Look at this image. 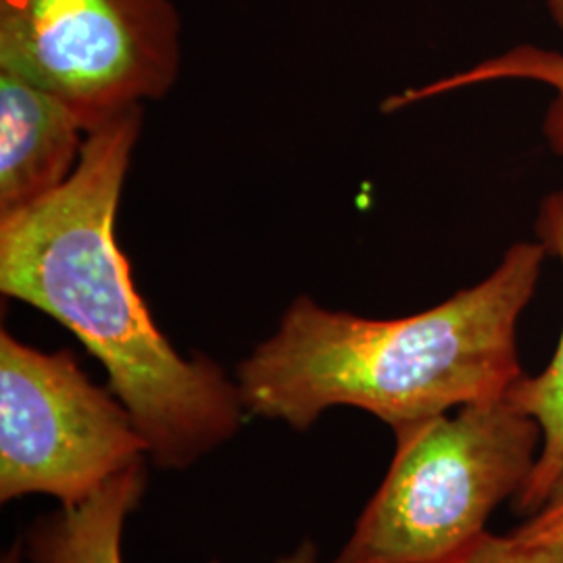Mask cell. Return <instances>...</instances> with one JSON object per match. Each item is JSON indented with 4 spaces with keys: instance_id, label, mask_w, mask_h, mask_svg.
<instances>
[{
    "instance_id": "6da1fadb",
    "label": "cell",
    "mask_w": 563,
    "mask_h": 563,
    "mask_svg": "<svg viewBox=\"0 0 563 563\" xmlns=\"http://www.w3.org/2000/svg\"><path fill=\"white\" fill-rule=\"evenodd\" d=\"M142 107L86 134L71 178L0 220V292L65 325L99 360L132 413L148 462L186 470L236 437L239 384L213 360L180 355L153 322L115 239Z\"/></svg>"
},
{
    "instance_id": "7a4b0ae2",
    "label": "cell",
    "mask_w": 563,
    "mask_h": 563,
    "mask_svg": "<svg viewBox=\"0 0 563 563\" xmlns=\"http://www.w3.org/2000/svg\"><path fill=\"white\" fill-rule=\"evenodd\" d=\"M549 253L518 242L486 280L422 313L369 320L301 295L236 367L246 416L305 432L332 407L393 430L504 397L522 378L516 328Z\"/></svg>"
},
{
    "instance_id": "3957f363",
    "label": "cell",
    "mask_w": 563,
    "mask_h": 563,
    "mask_svg": "<svg viewBox=\"0 0 563 563\" xmlns=\"http://www.w3.org/2000/svg\"><path fill=\"white\" fill-rule=\"evenodd\" d=\"M395 432V457L334 563H446L522 490L541 426L504 397Z\"/></svg>"
},
{
    "instance_id": "277c9868",
    "label": "cell",
    "mask_w": 563,
    "mask_h": 563,
    "mask_svg": "<svg viewBox=\"0 0 563 563\" xmlns=\"http://www.w3.org/2000/svg\"><path fill=\"white\" fill-rule=\"evenodd\" d=\"M174 0H0V69L69 104L86 132L180 76Z\"/></svg>"
},
{
    "instance_id": "5b68a950",
    "label": "cell",
    "mask_w": 563,
    "mask_h": 563,
    "mask_svg": "<svg viewBox=\"0 0 563 563\" xmlns=\"http://www.w3.org/2000/svg\"><path fill=\"white\" fill-rule=\"evenodd\" d=\"M142 460L132 413L71 351L46 353L0 332L2 504L44 495L74 507Z\"/></svg>"
},
{
    "instance_id": "8992f818",
    "label": "cell",
    "mask_w": 563,
    "mask_h": 563,
    "mask_svg": "<svg viewBox=\"0 0 563 563\" xmlns=\"http://www.w3.org/2000/svg\"><path fill=\"white\" fill-rule=\"evenodd\" d=\"M86 134L69 104L0 69V220L46 199L69 180Z\"/></svg>"
},
{
    "instance_id": "52a82bcc",
    "label": "cell",
    "mask_w": 563,
    "mask_h": 563,
    "mask_svg": "<svg viewBox=\"0 0 563 563\" xmlns=\"http://www.w3.org/2000/svg\"><path fill=\"white\" fill-rule=\"evenodd\" d=\"M146 490V460L134 463L90 499L63 507L30 526L23 551L32 563H123L128 518Z\"/></svg>"
},
{
    "instance_id": "ba28073f",
    "label": "cell",
    "mask_w": 563,
    "mask_h": 563,
    "mask_svg": "<svg viewBox=\"0 0 563 563\" xmlns=\"http://www.w3.org/2000/svg\"><path fill=\"white\" fill-rule=\"evenodd\" d=\"M537 236L544 251L560 257L563 265V190L544 197L537 218ZM507 397L534 418L543 432L537 463L516 495L518 511L532 516L563 472V334L549 367L539 376H522L507 390Z\"/></svg>"
},
{
    "instance_id": "9c48e42d",
    "label": "cell",
    "mask_w": 563,
    "mask_h": 563,
    "mask_svg": "<svg viewBox=\"0 0 563 563\" xmlns=\"http://www.w3.org/2000/svg\"><path fill=\"white\" fill-rule=\"evenodd\" d=\"M499 80H532L547 84L555 90V97L547 109L543 134L555 155L563 159V53L541 48L534 44L514 46L499 57L483 60L476 67L449 76L444 80L432 81L423 88L405 90L384 102V111H397L411 102L426 101L437 95L453 92L465 86Z\"/></svg>"
},
{
    "instance_id": "30bf717a",
    "label": "cell",
    "mask_w": 563,
    "mask_h": 563,
    "mask_svg": "<svg viewBox=\"0 0 563 563\" xmlns=\"http://www.w3.org/2000/svg\"><path fill=\"white\" fill-rule=\"evenodd\" d=\"M446 563H563V551L484 532Z\"/></svg>"
},
{
    "instance_id": "8fae6325",
    "label": "cell",
    "mask_w": 563,
    "mask_h": 563,
    "mask_svg": "<svg viewBox=\"0 0 563 563\" xmlns=\"http://www.w3.org/2000/svg\"><path fill=\"white\" fill-rule=\"evenodd\" d=\"M511 537L523 543L547 544L563 551V472L551 486L544 504L528 522L518 526Z\"/></svg>"
},
{
    "instance_id": "7c38bea8",
    "label": "cell",
    "mask_w": 563,
    "mask_h": 563,
    "mask_svg": "<svg viewBox=\"0 0 563 563\" xmlns=\"http://www.w3.org/2000/svg\"><path fill=\"white\" fill-rule=\"evenodd\" d=\"M274 563H318V547L313 541H302L292 553L284 555Z\"/></svg>"
},
{
    "instance_id": "4fadbf2b",
    "label": "cell",
    "mask_w": 563,
    "mask_h": 563,
    "mask_svg": "<svg viewBox=\"0 0 563 563\" xmlns=\"http://www.w3.org/2000/svg\"><path fill=\"white\" fill-rule=\"evenodd\" d=\"M0 563H32L27 560V555H25V551H23V544H13L4 555H2V560Z\"/></svg>"
},
{
    "instance_id": "5bb4252c",
    "label": "cell",
    "mask_w": 563,
    "mask_h": 563,
    "mask_svg": "<svg viewBox=\"0 0 563 563\" xmlns=\"http://www.w3.org/2000/svg\"><path fill=\"white\" fill-rule=\"evenodd\" d=\"M547 9L563 32V0H547Z\"/></svg>"
}]
</instances>
